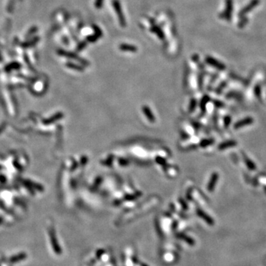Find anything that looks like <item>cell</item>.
<instances>
[{"mask_svg": "<svg viewBox=\"0 0 266 266\" xmlns=\"http://www.w3.org/2000/svg\"><path fill=\"white\" fill-rule=\"evenodd\" d=\"M259 0H251V1L249 3V4H247V5L245 6L243 9H242V10H241L240 13H239V16L240 17L244 16L246 14V13H249L252 9H253L254 7H256V5H258V4H259Z\"/></svg>", "mask_w": 266, "mask_h": 266, "instance_id": "cell-1", "label": "cell"}, {"mask_svg": "<svg viewBox=\"0 0 266 266\" xmlns=\"http://www.w3.org/2000/svg\"><path fill=\"white\" fill-rule=\"evenodd\" d=\"M226 10L224 13V19L227 20L230 19V16H231V13L233 10V1L232 0H226Z\"/></svg>", "mask_w": 266, "mask_h": 266, "instance_id": "cell-2", "label": "cell"}, {"mask_svg": "<svg viewBox=\"0 0 266 266\" xmlns=\"http://www.w3.org/2000/svg\"><path fill=\"white\" fill-rule=\"evenodd\" d=\"M177 237L179 238L180 239H182V240H184L185 242H186L187 244H189V245H194V241L193 240V239L189 237V236H188L187 235H186V234L180 233V234H177Z\"/></svg>", "mask_w": 266, "mask_h": 266, "instance_id": "cell-3", "label": "cell"}, {"mask_svg": "<svg viewBox=\"0 0 266 266\" xmlns=\"http://www.w3.org/2000/svg\"><path fill=\"white\" fill-rule=\"evenodd\" d=\"M143 110H144V114L147 116L148 119H149L151 122H153V121H155V117H153V115H152V112L150 111V110H149L148 107H144V108H143Z\"/></svg>", "mask_w": 266, "mask_h": 266, "instance_id": "cell-4", "label": "cell"}, {"mask_svg": "<svg viewBox=\"0 0 266 266\" xmlns=\"http://www.w3.org/2000/svg\"><path fill=\"white\" fill-rule=\"evenodd\" d=\"M197 214H198V215L200 216V217H203V218L204 219V220H206V221L208 222V223H210V224L212 223V222H211V220H210L209 217H208V216H206V214H204V212H203V211H200V210H199V209H198V210H197Z\"/></svg>", "mask_w": 266, "mask_h": 266, "instance_id": "cell-5", "label": "cell"}, {"mask_svg": "<svg viewBox=\"0 0 266 266\" xmlns=\"http://www.w3.org/2000/svg\"><path fill=\"white\" fill-rule=\"evenodd\" d=\"M208 61L209 62V63L211 64L214 65V66L217 67H218V68H222V67H223L222 66V64L220 63V62H217V61L214 60V59H209L208 60Z\"/></svg>", "mask_w": 266, "mask_h": 266, "instance_id": "cell-6", "label": "cell"}, {"mask_svg": "<svg viewBox=\"0 0 266 266\" xmlns=\"http://www.w3.org/2000/svg\"><path fill=\"white\" fill-rule=\"evenodd\" d=\"M104 253V250H99V251H97L96 253V256H97V258H100V256H102V254Z\"/></svg>", "mask_w": 266, "mask_h": 266, "instance_id": "cell-7", "label": "cell"}, {"mask_svg": "<svg viewBox=\"0 0 266 266\" xmlns=\"http://www.w3.org/2000/svg\"><path fill=\"white\" fill-rule=\"evenodd\" d=\"M142 266H148V265H146V264H142Z\"/></svg>", "mask_w": 266, "mask_h": 266, "instance_id": "cell-8", "label": "cell"}]
</instances>
